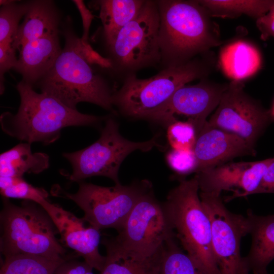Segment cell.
Wrapping results in <instances>:
<instances>
[{"label":"cell","mask_w":274,"mask_h":274,"mask_svg":"<svg viewBox=\"0 0 274 274\" xmlns=\"http://www.w3.org/2000/svg\"><path fill=\"white\" fill-rule=\"evenodd\" d=\"M65 40L62 51L52 68L36 84L41 93L72 109L82 102L113 110L112 90L105 79L95 73L85 56L81 38L68 16L61 25Z\"/></svg>","instance_id":"1"},{"label":"cell","mask_w":274,"mask_h":274,"mask_svg":"<svg viewBox=\"0 0 274 274\" xmlns=\"http://www.w3.org/2000/svg\"><path fill=\"white\" fill-rule=\"evenodd\" d=\"M158 42L164 68L185 64L222 43L208 11L198 1H156Z\"/></svg>","instance_id":"2"},{"label":"cell","mask_w":274,"mask_h":274,"mask_svg":"<svg viewBox=\"0 0 274 274\" xmlns=\"http://www.w3.org/2000/svg\"><path fill=\"white\" fill-rule=\"evenodd\" d=\"M16 89L20 97L18 110L15 114L3 113L0 123L4 132L20 141L48 145L59 139L65 127L95 125L106 119L70 108L22 81Z\"/></svg>","instance_id":"3"},{"label":"cell","mask_w":274,"mask_h":274,"mask_svg":"<svg viewBox=\"0 0 274 274\" xmlns=\"http://www.w3.org/2000/svg\"><path fill=\"white\" fill-rule=\"evenodd\" d=\"M196 177L181 179L163 204L181 247L204 274H221L212 246L211 224Z\"/></svg>","instance_id":"4"},{"label":"cell","mask_w":274,"mask_h":274,"mask_svg":"<svg viewBox=\"0 0 274 274\" xmlns=\"http://www.w3.org/2000/svg\"><path fill=\"white\" fill-rule=\"evenodd\" d=\"M0 219V249L5 257L27 254L54 260H68L66 250L56 238V228L39 204L24 200L17 206L4 197Z\"/></svg>","instance_id":"5"},{"label":"cell","mask_w":274,"mask_h":274,"mask_svg":"<svg viewBox=\"0 0 274 274\" xmlns=\"http://www.w3.org/2000/svg\"><path fill=\"white\" fill-rule=\"evenodd\" d=\"M208 70L197 60L163 68L157 75L140 79L126 77L121 88L112 95V104L123 114L143 118L166 102L180 87L203 78Z\"/></svg>","instance_id":"6"},{"label":"cell","mask_w":274,"mask_h":274,"mask_svg":"<svg viewBox=\"0 0 274 274\" xmlns=\"http://www.w3.org/2000/svg\"><path fill=\"white\" fill-rule=\"evenodd\" d=\"M159 25L156 1H145L137 15L107 45L110 69L126 77L160 63Z\"/></svg>","instance_id":"7"},{"label":"cell","mask_w":274,"mask_h":274,"mask_svg":"<svg viewBox=\"0 0 274 274\" xmlns=\"http://www.w3.org/2000/svg\"><path fill=\"white\" fill-rule=\"evenodd\" d=\"M158 138L156 135L148 141H130L121 135L117 122L107 118L96 142L79 151L63 154L73 169L69 179L80 182L91 177L103 176L119 184V169L126 156L135 150L148 152L154 147H161Z\"/></svg>","instance_id":"8"},{"label":"cell","mask_w":274,"mask_h":274,"mask_svg":"<svg viewBox=\"0 0 274 274\" xmlns=\"http://www.w3.org/2000/svg\"><path fill=\"white\" fill-rule=\"evenodd\" d=\"M75 193L58 188L54 195L72 200L84 212L82 218L99 230L119 231L140 198L151 189L146 180L129 185L104 187L81 181Z\"/></svg>","instance_id":"9"},{"label":"cell","mask_w":274,"mask_h":274,"mask_svg":"<svg viewBox=\"0 0 274 274\" xmlns=\"http://www.w3.org/2000/svg\"><path fill=\"white\" fill-rule=\"evenodd\" d=\"M118 235L113 239L123 249L151 258L158 255L175 234L163 204L151 190L137 201Z\"/></svg>","instance_id":"10"},{"label":"cell","mask_w":274,"mask_h":274,"mask_svg":"<svg viewBox=\"0 0 274 274\" xmlns=\"http://www.w3.org/2000/svg\"><path fill=\"white\" fill-rule=\"evenodd\" d=\"M199 196L211 222L213 253L221 274H249L240 250L242 237L249 233L247 217L229 211L220 195L200 192Z\"/></svg>","instance_id":"11"},{"label":"cell","mask_w":274,"mask_h":274,"mask_svg":"<svg viewBox=\"0 0 274 274\" xmlns=\"http://www.w3.org/2000/svg\"><path fill=\"white\" fill-rule=\"evenodd\" d=\"M272 118L271 111L245 92L242 81H231L207 122L237 135L255 147Z\"/></svg>","instance_id":"12"},{"label":"cell","mask_w":274,"mask_h":274,"mask_svg":"<svg viewBox=\"0 0 274 274\" xmlns=\"http://www.w3.org/2000/svg\"><path fill=\"white\" fill-rule=\"evenodd\" d=\"M228 85L214 83L203 79L195 85H185L144 119L168 126L177 121V116H184L193 125L197 135L207 117L218 107Z\"/></svg>","instance_id":"13"},{"label":"cell","mask_w":274,"mask_h":274,"mask_svg":"<svg viewBox=\"0 0 274 274\" xmlns=\"http://www.w3.org/2000/svg\"><path fill=\"white\" fill-rule=\"evenodd\" d=\"M273 160L228 162L196 173L200 192L220 195L222 191H232L225 201L253 194Z\"/></svg>","instance_id":"14"},{"label":"cell","mask_w":274,"mask_h":274,"mask_svg":"<svg viewBox=\"0 0 274 274\" xmlns=\"http://www.w3.org/2000/svg\"><path fill=\"white\" fill-rule=\"evenodd\" d=\"M40 206L51 218L66 246L83 257L93 268L101 272L106 257L101 255L98 250L100 230L91 225L86 227L83 219L51 203L48 199Z\"/></svg>","instance_id":"15"},{"label":"cell","mask_w":274,"mask_h":274,"mask_svg":"<svg viewBox=\"0 0 274 274\" xmlns=\"http://www.w3.org/2000/svg\"><path fill=\"white\" fill-rule=\"evenodd\" d=\"M197 161L196 173L230 162L236 157L255 156V147L236 134L207 122L197 135L193 148Z\"/></svg>","instance_id":"16"},{"label":"cell","mask_w":274,"mask_h":274,"mask_svg":"<svg viewBox=\"0 0 274 274\" xmlns=\"http://www.w3.org/2000/svg\"><path fill=\"white\" fill-rule=\"evenodd\" d=\"M62 50L59 33L30 41L19 48L13 69L21 75V81L34 87L53 66Z\"/></svg>","instance_id":"17"},{"label":"cell","mask_w":274,"mask_h":274,"mask_svg":"<svg viewBox=\"0 0 274 274\" xmlns=\"http://www.w3.org/2000/svg\"><path fill=\"white\" fill-rule=\"evenodd\" d=\"M61 14L51 0L30 1L28 10L12 44L15 50L25 44L49 35L59 33Z\"/></svg>","instance_id":"18"},{"label":"cell","mask_w":274,"mask_h":274,"mask_svg":"<svg viewBox=\"0 0 274 274\" xmlns=\"http://www.w3.org/2000/svg\"><path fill=\"white\" fill-rule=\"evenodd\" d=\"M246 217L252 242L245 261L254 274H268L267 266L274 259V214L261 216L249 211Z\"/></svg>","instance_id":"19"},{"label":"cell","mask_w":274,"mask_h":274,"mask_svg":"<svg viewBox=\"0 0 274 274\" xmlns=\"http://www.w3.org/2000/svg\"><path fill=\"white\" fill-rule=\"evenodd\" d=\"M258 50L244 41L229 44L221 50L219 63L224 74L232 81H241L256 74L261 65Z\"/></svg>","instance_id":"20"},{"label":"cell","mask_w":274,"mask_h":274,"mask_svg":"<svg viewBox=\"0 0 274 274\" xmlns=\"http://www.w3.org/2000/svg\"><path fill=\"white\" fill-rule=\"evenodd\" d=\"M106 248V263L100 274H159L160 253L145 258L127 251L113 239L102 242Z\"/></svg>","instance_id":"21"},{"label":"cell","mask_w":274,"mask_h":274,"mask_svg":"<svg viewBox=\"0 0 274 274\" xmlns=\"http://www.w3.org/2000/svg\"><path fill=\"white\" fill-rule=\"evenodd\" d=\"M49 165L44 153H32L31 144L20 143L0 155L1 177H23L25 173L39 174Z\"/></svg>","instance_id":"22"},{"label":"cell","mask_w":274,"mask_h":274,"mask_svg":"<svg viewBox=\"0 0 274 274\" xmlns=\"http://www.w3.org/2000/svg\"><path fill=\"white\" fill-rule=\"evenodd\" d=\"M144 0H101L96 2L107 45L139 13Z\"/></svg>","instance_id":"23"},{"label":"cell","mask_w":274,"mask_h":274,"mask_svg":"<svg viewBox=\"0 0 274 274\" xmlns=\"http://www.w3.org/2000/svg\"><path fill=\"white\" fill-rule=\"evenodd\" d=\"M198 2L211 16L234 18L246 14L257 19L274 5L269 0H202Z\"/></svg>","instance_id":"24"},{"label":"cell","mask_w":274,"mask_h":274,"mask_svg":"<svg viewBox=\"0 0 274 274\" xmlns=\"http://www.w3.org/2000/svg\"><path fill=\"white\" fill-rule=\"evenodd\" d=\"M66 260H54L32 255H15L5 257L0 274H54Z\"/></svg>","instance_id":"25"},{"label":"cell","mask_w":274,"mask_h":274,"mask_svg":"<svg viewBox=\"0 0 274 274\" xmlns=\"http://www.w3.org/2000/svg\"><path fill=\"white\" fill-rule=\"evenodd\" d=\"M172 238L164 245L160 253L159 274H204Z\"/></svg>","instance_id":"26"},{"label":"cell","mask_w":274,"mask_h":274,"mask_svg":"<svg viewBox=\"0 0 274 274\" xmlns=\"http://www.w3.org/2000/svg\"><path fill=\"white\" fill-rule=\"evenodd\" d=\"M0 4V44H13L19 22L28 10L30 1L1 0Z\"/></svg>","instance_id":"27"},{"label":"cell","mask_w":274,"mask_h":274,"mask_svg":"<svg viewBox=\"0 0 274 274\" xmlns=\"http://www.w3.org/2000/svg\"><path fill=\"white\" fill-rule=\"evenodd\" d=\"M1 193L3 197L22 199L40 205L47 200L48 193L43 188L33 186L23 177H1Z\"/></svg>","instance_id":"28"},{"label":"cell","mask_w":274,"mask_h":274,"mask_svg":"<svg viewBox=\"0 0 274 274\" xmlns=\"http://www.w3.org/2000/svg\"><path fill=\"white\" fill-rule=\"evenodd\" d=\"M167 138L172 149L191 150L195 145L197 133L191 123L178 120L167 126Z\"/></svg>","instance_id":"29"},{"label":"cell","mask_w":274,"mask_h":274,"mask_svg":"<svg viewBox=\"0 0 274 274\" xmlns=\"http://www.w3.org/2000/svg\"><path fill=\"white\" fill-rule=\"evenodd\" d=\"M169 166L178 175L185 176L196 173L197 161L193 150L172 149L166 155Z\"/></svg>","instance_id":"30"},{"label":"cell","mask_w":274,"mask_h":274,"mask_svg":"<svg viewBox=\"0 0 274 274\" xmlns=\"http://www.w3.org/2000/svg\"><path fill=\"white\" fill-rule=\"evenodd\" d=\"M12 43L0 44V92L5 91V74L13 68L17 60Z\"/></svg>","instance_id":"31"},{"label":"cell","mask_w":274,"mask_h":274,"mask_svg":"<svg viewBox=\"0 0 274 274\" xmlns=\"http://www.w3.org/2000/svg\"><path fill=\"white\" fill-rule=\"evenodd\" d=\"M256 26L263 40L274 38V5L265 15L257 19Z\"/></svg>","instance_id":"32"},{"label":"cell","mask_w":274,"mask_h":274,"mask_svg":"<svg viewBox=\"0 0 274 274\" xmlns=\"http://www.w3.org/2000/svg\"><path fill=\"white\" fill-rule=\"evenodd\" d=\"M73 2L78 8L82 20L83 33L81 38L82 44L88 46L90 45L88 42L89 28L94 16L87 8L83 1L74 0Z\"/></svg>","instance_id":"33"},{"label":"cell","mask_w":274,"mask_h":274,"mask_svg":"<svg viewBox=\"0 0 274 274\" xmlns=\"http://www.w3.org/2000/svg\"><path fill=\"white\" fill-rule=\"evenodd\" d=\"M92 269L85 261L79 262L67 260L57 268L54 274H86Z\"/></svg>","instance_id":"34"},{"label":"cell","mask_w":274,"mask_h":274,"mask_svg":"<svg viewBox=\"0 0 274 274\" xmlns=\"http://www.w3.org/2000/svg\"><path fill=\"white\" fill-rule=\"evenodd\" d=\"M258 193H274V157L253 194Z\"/></svg>","instance_id":"35"},{"label":"cell","mask_w":274,"mask_h":274,"mask_svg":"<svg viewBox=\"0 0 274 274\" xmlns=\"http://www.w3.org/2000/svg\"><path fill=\"white\" fill-rule=\"evenodd\" d=\"M271 115L272 116V117H274V104H273V107H272V111H271Z\"/></svg>","instance_id":"36"},{"label":"cell","mask_w":274,"mask_h":274,"mask_svg":"<svg viewBox=\"0 0 274 274\" xmlns=\"http://www.w3.org/2000/svg\"></svg>","instance_id":"37"}]
</instances>
